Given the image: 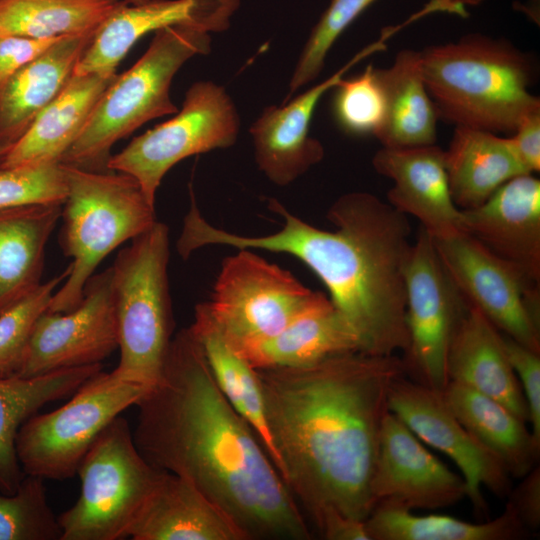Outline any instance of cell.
Wrapping results in <instances>:
<instances>
[{"instance_id": "cell-1", "label": "cell", "mask_w": 540, "mask_h": 540, "mask_svg": "<svg viewBox=\"0 0 540 540\" xmlns=\"http://www.w3.org/2000/svg\"><path fill=\"white\" fill-rule=\"evenodd\" d=\"M134 442L154 468L191 481L246 540H309L302 509L246 421L217 387L189 327L136 402Z\"/></svg>"}, {"instance_id": "cell-2", "label": "cell", "mask_w": 540, "mask_h": 540, "mask_svg": "<svg viewBox=\"0 0 540 540\" xmlns=\"http://www.w3.org/2000/svg\"><path fill=\"white\" fill-rule=\"evenodd\" d=\"M275 466L316 524L329 512L363 520L391 383L402 359L348 352L297 368L256 369Z\"/></svg>"}, {"instance_id": "cell-3", "label": "cell", "mask_w": 540, "mask_h": 540, "mask_svg": "<svg viewBox=\"0 0 540 540\" xmlns=\"http://www.w3.org/2000/svg\"><path fill=\"white\" fill-rule=\"evenodd\" d=\"M268 208L282 218L280 230L242 236L211 225L191 200L177 250L188 258L210 245L289 254L324 283L334 307L359 340L360 352L388 356L408 346L405 270L412 249L407 216L363 191L340 196L317 228L289 212L279 201Z\"/></svg>"}, {"instance_id": "cell-4", "label": "cell", "mask_w": 540, "mask_h": 540, "mask_svg": "<svg viewBox=\"0 0 540 540\" xmlns=\"http://www.w3.org/2000/svg\"><path fill=\"white\" fill-rule=\"evenodd\" d=\"M424 83L438 117L455 126L510 133L540 100L531 94L527 54L503 39L481 34L421 52Z\"/></svg>"}, {"instance_id": "cell-5", "label": "cell", "mask_w": 540, "mask_h": 540, "mask_svg": "<svg viewBox=\"0 0 540 540\" xmlns=\"http://www.w3.org/2000/svg\"><path fill=\"white\" fill-rule=\"evenodd\" d=\"M61 164L68 193L62 205L59 241L72 262L68 277L51 298L50 312L74 309L102 260L157 221L155 205L149 202L132 176Z\"/></svg>"}, {"instance_id": "cell-6", "label": "cell", "mask_w": 540, "mask_h": 540, "mask_svg": "<svg viewBox=\"0 0 540 540\" xmlns=\"http://www.w3.org/2000/svg\"><path fill=\"white\" fill-rule=\"evenodd\" d=\"M210 43L208 32L188 25L155 31L142 57L106 88L60 163L108 171L117 141L150 120L178 112L169 94L172 79L190 58L209 53Z\"/></svg>"}, {"instance_id": "cell-7", "label": "cell", "mask_w": 540, "mask_h": 540, "mask_svg": "<svg viewBox=\"0 0 540 540\" xmlns=\"http://www.w3.org/2000/svg\"><path fill=\"white\" fill-rule=\"evenodd\" d=\"M118 252L112 294L120 360L111 373L152 387L160 378L174 328L168 284L169 230L159 221Z\"/></svg>"}, {"instance_id": "cell-8", "label": "cell", "mask_w": 540, "mask_h": 540, "mask_svg": "<svg viewBox=\"0 0 540 540\" xmlns=\"http://www.w3.org/2000/svg\"><path fill=\"white\" fill-rule=\"evenodd\" d=\"M161 471L139 452L128 421L121 415L114 418L80 462L79 498L58 516L61 540L129 537V530Z\"/></svg>"}, {"instance_id": "cell-9", "label": "cell", "mask_w": 540, "mask_h": 540, "mask_svg": "<svg viewBox=\"0 0 540 540\" xmlns=\"http://www.w3.org/2000/svg\"><path fill=\"white\" fill-rule=\"evenodd\" d=\"M150 388L101 370L58 409L29 417L16 436L24 474L58 481L74 477L101 431Z\"/></svg>"}, {"instance_id": "cell-10", "label": "cell", "mask_w": 540, "mask_h": 540, "mask_svg": "<svg viewBox=\"0 0 540 540\" xmlns=\"http://www.w3.org/2000/svg\"><path fill=\"white\" fill-rule=\"evenodd\" d=\"M238 250L222 262L206 302L218 328L237 350L277 334L324 296L254 250Z\"/></svg>"}, {"instance_id": "cell-11", "label": "cell", "mask_w": 540, "mask_h": 540, "mask_svg": "<svg viewBox=\"0 0 540 540\" xmlns=\"http://www.w3.org/2000/svg\"><path fill=\"white\" fill-rule=\"evenodd\" d=\"M239 128L237 109L224 87L199 81L187 90L182 109L174 117L135 137L111 155L107 167L135 178L155 205L157 189L174 165L196 154L232 146Z\"/></svg>"}, {"instance_id": "cell-12", "label": "cell", "mask_w": 540, "mask_h": 540, "mask_svg": "<svg viewBox=\"0 0 540 540\" xmlns=\"http://www.w3.org/2000/svg\"><path fill=\"white\" fill-rule=\"evenodd\" d=\"M432 240L467 304L502 334L540 353L539 283L463 231Z\"/></svg>"}, {"instance_id": "cell-13", "label": "cell", "mask_w": 540, "mask_h": 540, "mask_svg": "<svg viewBox=\"0 0 540 540\" xmlns=\"http://www.w3.org/2000/svg\"><path fill=\"white\" fill-rule=\"evenodd\" d=\"M408 346L402 359L405 376L442 392L449 378L447 357L467 309L446 272L430 235L421 228L405 270Z\"/></svg>"}, {"instance_id": "cell-14", "label": "cell", "mask_w": 540, "mask_h": 540, "mask_svg": "<svg viewBox=\"0 0 540 540\" xmlns=\"http://www.w3.org/2000/svg\"><path fill=\"white\" fill-rule=\"evenodd\" d=\"M388 409L423 443L451 458L466 483L467 497L480 516L487 513L482 487L499 498L509 495L512 481L505 465L460 423L442 392L400 375L390 385Z\"/></svg>"}, {"instance_id": "cell-15", "label": "cell", "mask_w": 540, "mask_h": 540, "mask_svg": "<svg viewBox=\"0 0 540 540\" xmlns=\"http://www.w3.org/2000/svg\"><path fill=\"white\" fill-rule=\"evenodd\" d=\"M111 267L92 276L81 302L36 321L18 377L102 364L118 348Z\"/></svg>"}, {"instance_id": "cell-16", "label": "cell", "mask_w": 540, "mask_h": 540, "mask_svg": "<svg viewBox=\"0 0 540 540\" xmlns=\"http://www.w3.org/2000/svg\"><path fill=\"white\" fill-rule=\"evenodd\" d=\"M371 497L373 509L434 510L467 497V486L461 474L449 469L388 411L379 434Z\"/></svg>"}, {"instance_id": "cell-17", "label": "cell", "mask_w": 540, "mask_h": 540, "mask_svg": "<svg viewBox=\"0 0 540 540\" xmlns=\"http://www.w3.org/2000/svg\"><path fill=\"white\" fill-rule=\"evenodd\" d=\"M399 30L398 25L383 29L376 41L361 49L329 78L282 106L263 110L250 127V134L258 168L272 183L286 186L323 159L322 144L309 135L318 102L354 65L386 50V42Z\"/></svg>"}, {"instance_id": "cell-18", "label": "cell", "mask_w": 540, "mask_h": 540, "mask_svg": "<svg viewBox=\"0 0 540 540\" xmlns=\"http://www.w3.org/2000/svg\"><path fill=\"white\" fill-rule=\"evenodd\" d=\"M240 0H148L124 3L94 30L74 74L116 75V68L132 46L149 32L173 25H188L205 32L230 26Z\"/></svg>"}, {"instance_id": "cell-19", "label": "cell", "mask_w": 540, "mask_h": 540, "mask_svg": "<svg viewBox=\"0 0 540 540\" xmlns=\"http://www.w3.org/2000/svg\"><path fill=\"white\" fill-rule=\"evenodd\" d=\"M375 171L393 181L388 203L417 218L432 239L461 232V210L449 188L444 150L433 145L384 147L373 159Z\"/></svg>"}, {"instance_id": "cell-20", "label": "cell", "mask_w": 540, "mask_h": 540, "mask_svg": "<svg viewBox=\"0 0 540 540\" xmlns=\"http://www.w3.org/2000/svg\"><path fill=\"white\" fill-rule=\"evenodd\" d=\"M461 230L540 282V181L511 178L483 204L461 210Z\"/></svg>"}, {"instance_id": "cell-21", "label": "cell", "mask_w": 540, "mask_h": 540, "mask_svg": "<svg viewBox=\"0 0 540 540\" xmlns=\"http://www.w3.org/2000/svg\"><path fill=\"white\" fill-rule=\"evenodd\" d=\"M133 540H246L191 481L161 471L130 530Z\"/></svg>"}, {"instance_id": "cell-22", "label": "cell", "mask_w": 540, "mask_h": 540, "mask_svg": "<svg viewBox=\"0 0 540 540\" xmlns=\"http://www.w3.org/2000/svg\"><path fill=\"white\" fill-rule=\"evenodd\" d=\"M447 374L449 381L499 401L528 423L527 404L502 333L469 304L449 348Z\"/></svg>"}, {"instance_id": "cell-23", "label": "cell", "mask_w": 540, "mask_h": 540, "mask_svg": "<svg viewBox=\"0 0 540 540\" xmlns=\"http://www.w3.org/2000/svg\"><path fill=\"white\" fill-rule=\"evenodd\" d=\"M93 32L62 38L0 85V145L11 148L63 90Z\"/></svg>"}, {"instance_id": "cell-24", "label": "cell", "mask_w": 540, "mask_h": 540, "mask_svg": "<svg viewBox=\"0 0 540 540\" xmlns=\"http://www.w3.org/2000/svg\"><path fill=\"white\" fill-rule=\"evenodd\" d=\"M237 351L255 369L297 368L360 352V345L351 326L324 295L277 334Z\"/></svg>"}, {"instance_id": "cell-25", "label": "cell", "mask_w": 540, "mask_h": 540, "mask_svg": "<svg viewBox=\"0 0 540 540\" xmlns=\"http://www.w3.org/2000/svg\"><path fill=\"white\" fill-rule=\"evenodd\" d=\"M116 76L73 74L58 96L9 149L1 167L60 162Z\"/></svg>"}, {"instance_id": "cell-26", "label": "cell", "mask_w": 540, "mask_h": 540, "mask_svg": "<svg viewBox=\"0 0 540 540\" xmlns=\"http://www.w3.org/2000/svg\"><path fill=\"white\" fill-rule=\"evenodd\" d=\"M444 155L450 193L460 210L480 206L511 178L531 174L509 137L481 129L456 126Z\"/></svg>"}, {"instance_id": "cell-27", "label": "cell", "mask_w": 540, "mask_h": 540, "mask_svg": "<svg viewBox=\"0 0 540 540\" xmlns=\"http://www.w3.org/2000/svg\"><path fill=\"white\" fill-rule=\"evenodd\" d=\"M442 396L460 423L502 461L511 477L522 478L536 466L540 444L527 422L505 405L452 381Z\"/></svg>"}, {"instance_id": "cell-28", "label": "cell", "mask_w": 540, "mask_h": 540, "mask_svg": "<svg viewBox=\"0 0 540 540\" xmlns=\"http://www.w3.org/2000/svg\"><path fill=\"white\" fill-rule=\"evenodd\" d=\"M385 95V117L375 137L384 147L436 142L438 114L424 83L421 52L404 49L387 68H376Z\"/></svg>"}, {"instance_id": "cell-29", "label": "cell", "mask_w": 540, "mask_h": 540, "mask_svg": "<svg viewBox=\"0 0 540 540\" xmlns=\"http://www.w3.org/2000/svg\"><path fill=\"white\" fill-rule=\"evenodd\" d=\"M63 204H39L0 211V312L37 287L45 247Z\"/></svg>"}, {"instance_id": "cell-30", "label": "cell", "mask_w": 540, "mask_h": 540, "mask_svg": "<svg viewBox=\"0 0 540 540\" xmlns=\"http://www.w3.org/2000/svg\"><path fill=\"white\" fill-rule=\"evenodd\" d=\"M101 370L102 364H97L32 378L0 379V493L13 494L25 475L16 453L21 425L42 406L73 395Z\"/></svg>"}, {"instance_id": "cell-31", "label": "cell", "mask_w": 540, "mask_h": 540, "mask_svg": "<svg viewBox=\"0 0 540 540\" xmlns=\"http://www.w3.org/2000/svg\"><path fill=\"white\" fill-rule=\"evenodd\" d=\"M189 328L202 347L217 387L251 427L275 465L257 370L225 338L206 302L196 305L194 321Z\"/></svg>"}, {"instance_id": "cell-32", "label": "cell", "mask_w": 540, "mask_h": 540, "mask_svg": "<svg viewBox=\"0 0 540 540\" xmlns=\"http://www.w3.org/2000/svg\"><path fill=\"white\" fill-rule=\"evenodd\" d=\"M365 526L370 540H520L531 535L509 503L498 517L481 523L375 507Z\"/></svg>"}, {"instance_id": "cell-33", "label": "cell", "mask_w": 540, "mask_h": 540, "mask_svg": "<svg viewBox=\"0 0 540 540\" xmlns=\"http://www.w3.org/2000/svg\"><path fill=\"white\" fill-rule=\"evenodd\" d=\"M124 3V0H0V37L89 33Z\"/></svg>"}, {"instance_id": "cell-34", "label": "cell", "mask_w": 540, "mask_h": 540, "mask_svg": "<svg viewBox=\"0 0 540 540\" xmlns=\"http://www.w3.org/2000/svg\"><path fill=\"white\" fill-rule=\"evenodd\" d=\"M44 480L25 474L13 494L0 493V540H61Z\"/></svg>"}, {"instance_id": "cell-35", "label": "cell", "mask_w": 540, "mask_h": 540, "mask_svg": "<svg viewBox=\"0 0 540 540\" xmlns=\"http://www.w3.org/2000/svg\"><path fill=\"white\" fill-rule=\"evenodd\" d=\"M69 273L70 266L0 312V379L18 377L35 323Z\"/></svg>"}, {"instance_id": "cell-36", "label": "cell", "mask_w": 540, "mask_h": 540, "mask_svg": "<svg viewBox=\"0 0 540 540\" xmlns=\"http://www.w3.org/2000/svg\"><path fill=\"white\" fill-rule=\"evenodd\" d=\"M333 112L338 125L352 135H373L385 117V95L376 67L351 78L342 77L333 87Z\"/></svg>"}, {"instance_id": "cell-37", "label": "cell", "mask_w": 540, "mask_h": 540, "mask_svg": "<svg viewBox=\"0 0 540 540\" xmlns=\"http://www.w3.org/2000/svg\"><path fill=\"white\" fill-rule=\"evenodd\" d=\"M376 0H331L313 27L290 81L286 101L317 78L333 44L345 29Z\"/></svg>"}, {"instance_id": "cell-38", "label": "cell", "mask_w": 540, "mask_h": 540, "mask_svg": "<svg viewBox=\"0 0 540 540\" xmlns=\"http://www.w3.org/2000/svg\"><path fill=\"white\" fill-rule=\"evenodd\" d=\"M67 193L66 174L60 162L0 167V211L63 204Z\"/></svg>"}, {"instance_id": "cell-39", "label": "cell", "mask_w": 540, "mask_h": 540, "mask_svg": "<svg viewBox=\"0 0 540 540\" xmlns=\"http://www.w3.org/2000/svg\"><path fill=\"white\" fill-rule=\"evenodd\" d=\"M502 338L507 357L527 404L531 433L540 444V353L530 350L504 334Z\"/></svg>"}, {"instance_id": "cell-40", "label": "cell", "mask_w": 540, "mask_h": 540, "mask_svg": "<svg viewBox=\"0 0 540 540\" xmlns=\"http://www.w3.org/2000/svg\"><path fill=\"white\" fill-rule=\"evenodd\" d=\"M64 37H0V85Z\"/></svg>"}, {"instance_id": "cell-41", "label": "cell", "mask_w": 540, "mask_h": 540, "mask_svg": "<svg viewBox=\"0 0 540 540\" xmlns=\"http://www.w3.org/2000/svg\"><path fill=\"white\" fill-rule=\"evenodd\" d=\"M510 141L528 173L540 170V104L520 118Z\"/></svg>"}, {"instance_id": "cell-42", "label": "cell", "mask_w": 540, "mask_h": 540, "mask_svg": "<svg viewBox=\"0 0 540 540\" xmlns=\"http://www.w3.org/2000/svg\"><path fill=\"white\" fill-rule=\"evenodd\" d=\"M507 496L524 526L532 533L540 527V469L534 466Z\"/></svg>"}, {"instance_id": "cell-43", "label": "cell", "mask_w": 540, "mask_h": 540, "mask_svg": "<svg viewBox=\"0 0 540 540\" xmlns=\"http://www.w3.org/2000/svg\"><path fill=\"white\" fill-rule=\"evenodd\" d=\"M327 540H370L365 521L338 512H329L315 524Z\"/></svg>"}, {"instance_id": "cell-44", "label": "cell", "mask_w": 540, "mask_h": 540, "mask_svg": "<svg viewBox=\"0 0 540 540\" xmlns=\"http://www.w3.org/2000/svg\"><path fill=\"white\" fill-rule=\"evenodd\" d=\"M518 9L524 13L531 21L539 25L540 20V0H527L518 6Z\"/></svg>"}, {"instance_id": "cell-45", "label": "cell", "mask_w": 540, "mask_h": 540, "mask_svg": "<svg viewBox=\"0 0 540 540\" xmlns=\"http://www.w3.org/2000/svg\"><path fill=\"white\" fill-rule=\"evenodd\" d=\"M450 6H452L459 16L465 17L466 7L467 6H477L481 4L484 0H444Z\"/></svg>"}, {"instance_id": "cell-46", "label": "cell", "mask_w": 540, "mask_h": 540, "mask_svg": "<svg viewBox=\"0 0 540 540\" xmlns=\"http://www.w3.org/2000/svg\"><path fill=\"white\" fill-rule=\"evenodd\" d=\"M9 149L10 148H7V147H4V146L0 145V167L2 165V162L4 160L5 155L7 154Z\"/></svg>"}, {"instance_id": "cell-47", "label": "cell", "mask_w": 540, "mask_h": 540, "mask_svg": "<svg viewBox=\"0 0 540 540\" xmlns=\"http://www.w3.org/2000/svg\"><path fill=\"white\" fill-rule=\"evenodd\" d=\"M124 1L127 2L128 4H139V3L146 2L148 0H124Z\"/></svg>"}]
</instances>
